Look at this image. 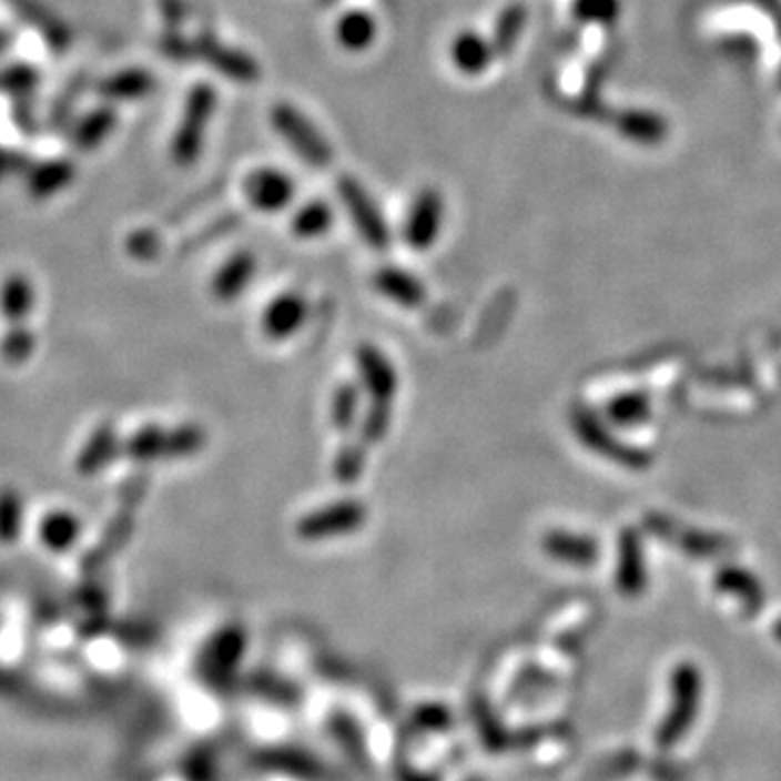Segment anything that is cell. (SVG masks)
Listing matches in <instances>:
<instances>
[{
  "mask_svg": "<svg viewBox=\"0 0 781 781\" xmlns=\"http://www.w3.org/2000/svg\"><path fill=\"white\" fill-rule=\"evenodd\" d=\"M669 692L671 699L667 714L662 717L656 730V742L660 749H671L680 744L699 717L703 699V678L699 667H694L692 662L678 665L671 673Z\"/></svg>",
  "mask_w": 781,
  "mask_h": 781,
  "instance_id": "1",
  "label": "cell"
},
{
  "mask_svg": "<svg viewBox=\"0 0 781 781\" xmlns=\"http://www.w3.org/2000/svg\"><path fill=\"white\" fill-rule=\"evenodd\" d=\"M272 129L293 152L313 168H326L333 161V146L322 131L292 102H276L270 111Z\"/></svg>",
  "mask_w": 781,
  "mask_h": 781,
  "instance_id": "2",
  "label": "cell"
},
{
  "mask_svg": "<svg viewBox=\"0 0 781 781\" xmlns=\"http://www.w3.org/2000/svg\"><path fill=\"white\" fill-rule=\"evenodd\" d=\"M215 109H217V92L206 83H197L187 97L183 120L172 146L174 159L181 165H192L200 156L204 135H206V129L211 126Z\"/></svg>",
  "mask_w": 781,
  "mask_h": 781,
  "instance_id": "3",
  "label": "cell"
},
{
  "mask_svg": "<svg viewBox=\"0 0 781 781\" xmlns=\"http://www.w3.org/2000/svg\"><path fill=\"white\" fill-rule=\"evenodd\" d=\"M337 192L365 244L372 245L374 250H387L390 245L389 224L369 192L347 174L337 181Z\"/></svg>",
  "mask_w": 781,
  "mask_h": 781,
  "instance_id": "4",
  "label": "cell"
},
{
  "mask_svg": "<svg viewBox=\"0 0 781 781\" xmlns=\"http://www.w3.org/2000/svg\"><path fill=\"white\" fill-rule=\"evenodd\" d=\"M445 217V202L437 187L419 190L404 220V240L417 252L433 247L439 240Z\"/></svg>",
  "mask_w": 781,
  "mask_h": 781,
  "instance_id": "5",
  "label": "cell"
},
{
  "mask_svg": "<svg viewBox=\"0 0 781 781\" xmlns=\"http://www.w3.org/2000/svg\"><path fill=\"white\" fill-rule=\"evenodd\" d=\"M247 202L261 213H281L295 197V183L285 170L265 165L256 168L244 181Z\"/></svg>",
  "mask_w": 781,
  "mask_h": 781,
  "instance_id": "6",
  "label": "cell"
},
{
  "mask_svg": "<svg viewBox=\"0 0 781 781\" xmlns=\"http://www.w3.org/2000/svg\"><path fill=\"white\" fill-rule=\"evenodd\" d=\"M576 430H578V437L585 440L588 447L597 449L599 454L604 456H610L612 460L621 463V465H628V467H635V469H640L649 463V456L640 449H632L628 445H621L619 440L612 439L606 435V430L601 428V424L588 415V413H576Z\"/></svg>",
  "mask_w": 781,
  "mask_h": 781,
  "instance_id": "7",
  "label": "cell"
},
{
  "mask_svg": "<svg viewBox=\"0 0 781 781\" xmlns=\"http://www.w3.org/2000/svg\"><path fill=\"white\" fill-rule=\"evenodd\" d=\"M493 42L478 31H460L449 44V59L463 77H483L495 59Z\"/></svg>",
  "mask_w": 781,
  "mask_h": 781,
  "instance_id": "8",
  "label": "cell"
},
{
  "mask_svg": "<svg viewBox=\"0 0 781 781\" xmlns=\"http://www.w3.org/2000/svg\"><path fill=\"white\" fill-rule=\"evenodd\" d=\"M363 517H365L363 506H358L356 501H342L339 506L324 508V510L306 517L300 526V535L313 538L342 535V532H349L356 526H361Z\"/></svg>",
  "mask_w": 781,
  "mask_h": 781,
  "instance_id": "9",
  "label": "cell"
},
{
  "mask_svg": "<svg viewBox=\"0 0 781 781\" xmlns=\"http://www.w3.org/2000/svg\"><path fill=\"white\" fill-rule=\"evenodd\" d=\"M617 586L623 595L636 597L647 586V569L642 542L635 530H623L619 538V562H617Z\"/></svg>",
  "mask_w": 781,
  "mask_h": 781,
  "instance_id": "10",
  "label": "cell"
},
{
  "mask_svg": "<svg viewBox=\"0 0 781 781\" xmlns=\"http://www.w3.org/2000/svg\"><path fill=\"white\" fill-rule=\"evenodd\" d=\"M335 38L347 52L372 49L378 38V22L367 9H349L335 24Z\"/></svg>",
  "mask_w": 781,
  "mask_h": 781,
  "instance_id": "11",
  "label": "cell"
},
{
  "mask_svg": "<svg viewBox=\"0 0 781 781\" xmlns=\"http://www.w3.org/2000/svg\"><path fill=\"white\" fill-rule=\"evenodd\" d=\"M204 54H206L209 63L231 81L252 83L261 74L258 63L244 50L231 49L220 42H206Z\"/></svg>",
  "mask_w": 781,
  "mask_h": 781,
  "instance_id": "12",
  "label": "cell"
},
{
  "mask_svg": "<svg viewBox=\"0 0 781 781\" xmlns=\"http://www.w3.org/2000/svg\"><path fill=\"white\" fill-rule=\"evenodd\" d=\"M545 551L551 558L567 562V565H576V567H588L599 556V547L592 538L562 532V530L549 532L545 537Z\"/></svg>",
  "mask_w": 781,
  "mask_h": 781,
  "instance_id": "13",
  "label": "cell"
},
{
  "mask_svg": "<svg viewBox=\"0 0 781 781\" xmlns=\"http://www.w3.org/2000/svg\"><path fill=\"white\" fill-rule=\"evenodd\" d=\"M254 270H256V258L250 252L233 254L222 265V270L215 274L213 293L220 300H226V302L240 297V293L244 292L245 287L250 285V281L254 276Z\"/></svg>",
  "mask_w": 781,
  "mask_h": 781,
  "instance_id": "14",
  "label": "cell"
},
{
  "mask_svg": "<svg viewBox=\"0 0 781 781\" xmlns=\"http://www.w3.org/2000/svg\"><path fill=\"white\" fill-rule=\"evenodd\" d=\"M526 24H528V9L524 2H510L499 11V16L495 18V24H493V36H490V42H493V49H495L497 57L513 52L517 42L521 40Z\"/></svg>",
  "mask_w": 781,
  "mask_h": 781,
  "instance_id": "15",
  "label": "cell"
},
{
  "mask_svg": "<svg viewBox=\"0 0 781 781\" xmlns=\"http://www.w3.org/2000/svg\"><path fill=\"white\" fill-rule=\"evenodd\" d=\"M714 585L721 592L732 595L742 606H747L749 612H755L762 606V601H764V590L760 586V580L747 569L723 567L717 574Z\"/></svg>",
  "mask_w": 781,
  "mask_h": 781,
  "instance_id": "16",
  "label": "cell"
},
{
  "mask_svg": "<svg viewBox=\"0 0 781 781\" xmlns=\"http://www.w3.org/2000/svg\"><path fill=\"white\" fill-rule=\"evenodd\" d=\"M306 315V304L300 295H281L276 297L267 313H265V331L270 337L274 339H285L287 335H292L293 331L304 322Z\"/></svg>",
  "mask_w": 781,
  "mask_h": 781,
  "instance_id": "17",
  "label": "cell"
},
{
  "mask_svg": "<svg viewBox=\"0 0 781 781\" xmlns=\"http://www.w3.org/2000/svg\"><path fill=\"white\" fill-rule=\"evenodd\" d=\"M376 290L402 306H419L424 302V285L399 267H385L376 272Z\"/></svg>",
  "mask_w": 781,
  "mask_h": 781,
  "instance_id": "18",
  "label": "cell"
},
{
  "mask_svg": "<svg viewBox=\"0 0 781 781\" xmlns=\"http://www.w3.org/2000/svg\"><path fill=\"white\" fill-rule=\"evenodd\" d=\"M335 213L324 200L304 202L292 217V233L300 240H315L333 229Z\"/></svg>",
  "mask_w": 781,
  "mask_h": 781,
  "instance_id": "19",
  "label": "cell"
},
{
  "mask_svg": "<svg viewBox=\"0 0 781 781\" xmlns=\"http://www.w3.org/2000/svg\"><path fill=\"white\" fill-rule=\"evenodd\" d=\"M115 449H118V440H115L113 428L109 424H102L85 443L83 452L77 458L79 474L94 476L102 467H106L111 463V458L115 456Z\"/></svg>",
  "mask_w": 781,
  "mask_h": 781,
  "instance_id": "20",
  "label": "cell"
},
{
  "mask_svg": "<svg viewBox=\"0 0 781 781\" xmlns=\"http://www.w3.org/2000/svg\"><path fill=\"white\" fill-rule=\"evenodd\" d=\"M615 124L621 135L638 144H658L667 135V122L649 111H623Z\"/></svg>",
  "mask_w": 781,
  "mask_h": 781,
  "instance_id": "21",
  "label": "cell"
},
{
  "mask_svg": "<svg viewBox=\"0 0 781 781\" xmlns=\"http://www.w3.org/2000/svg\"><path fill=\"white\" fill-rule=\"evenodd\" d=\"M81 532V524L72 513L65 510H54L44 517L40 526V537L42 542L52 551H65L74 547L77 538Z\"/></svg>",
  "mask_w": 781,
  "mask_h": 781,
  "instance_id": "22",
  "label": "cell"
},
{
  "mask_svg": "<svg viewBox=\"0 0 781 781\" xmlns=\"http://www.w3.org/2000/svg\"><path fill=\"white\" fill-rule=\"evenodd\" d=\"M129 535H131V519L129 517H115L109 524L106 532L102 535V540L98 542L90 554H85V558L81 560V569L85 574L100 569L126 542Z\"/></svg>",
  "mask_w": 781,
  "mask_h": 781,
  "instance_id": "23",
  "label": "cell"
},
{
  "mask_svg": "<svg viewBox=\"0 0 781 781\" xmlns=\"http://www.w3.org/2000/svg\"><path fill=\"white\" fill-rule=\"evenodd\" d=\"M361 372L367 381V387L376 395V402H389L395 393V374L389 363L374 349H363L361 354Z\"/></svg>",
  "mask_w": 781,
  "mask_h": 781,
  "instance_id": "24",
  "label": "cell"
},
{
  "mask_svg": "<svg viewBox=\"0 0 781 781\" xmlns=\"http://www.w3.org/2000/svg\"><path fill=\"white\" fill-rule=\"evenodd\" d=\"M31 304H33V295H31V287L24 281V276H11L4 283L2 295H0V308H2L4 320L11 326H20L22 320L29 315Z\"/></svg>",
  "mask_w": 781,
  "mask_h": 781,
  "instance_id": "25",
  "label": "cell"
},
{
  "mask_svg": "<svg viewBox=\"0 0 781 781\" xmlns=\"http://www.w3.org/2000/svg\"><path fill=\"white\" fill-rule=\"evenodd\" d=\"M24 506L16 488H0V545H13L22 532Z\"/></svg>",
  "mask_w": 781,
  "mask_h": 781,
  "instance_id": "26",
  "label": "cell"
},
{
  "mask_svg": "<svg viewBox=\"0 0 781 781\" xmlns=\"http://www.w3.org/2000/svg\"><path fill=\"white\" fill-rule=\"evenodd\" d=\"M124 454L135 460H152L159 456H170V433L156 426L142 428L124 443Z\"/></svg>",
  "mask_w": 781,
  "mask_h": 781,
  "instance_id": "27",
  "label": "cell"
},
{
  "mask_svg": "<svg viewBox=\"0 0 781 781\" xmlns=\"http://www.w3.org/2000/svg\"><path fill=\"white\" fill-rule=\"evenodd\" d=\"M608 415L612 422L621 424V426H635V424H640L647 419L649 415V399L647 395H640V393H626V395H619L610 408H608Z\"/></svg>",
  "mask_w": 781,
  "mask_h": 781,
  "instance_id": "28",
  "label": "cell"
},
{
  "mask_svg": "<svg viewBox=\"0 0 781 781\" xmlns=\"http://www.w3.org/2000/svg\"><path fill=\"white\" fill-rule=\"evenodd\" d=\"M571 11L586 24H612L621 13V0H574Z\"/></svg>",
  "mask_w": 781,
  "mask_h": 781,
  "instance_id": "29",
  "label": "cell"
},
{
  "mask_svg": "<svg viewBox=\"0 0 781 781\" xmlns=\"http://www.w3.org/2000/svg\"><path fill=\"white\" fill-rule=\"evenodd\" d=\"M36 349V337L20 324V326H11V331L2 337L0 343V356L4 363L11 365H20L24 363Z\"/></svg>",
  "mask_w": 781,
  "mask_h": 781,
  "instance_id": "30",
  "label": "cell"
},
{
  "mask_svg": "<svg viewBox=\"0 0 781 781\" xmlns=\"http://www.w3.org/2000/svg\"><path fill=\"white\" fill-rule=\"evenodd\" d=\"M202 443V435L187 426V428H179L174 433H170V456H185V454H192L194 449L200 447Z\"/></svg>",
  "mask_w": 781,
  "mask_h": 781,
  "instance_id": "31",
  "label": "cell"
},
{
  "mask_svg": "<svg viewBox=\"0 0 781 781\" xmlns=\"http://www.w3.org/2000/svg\"><path fill=\"white\" fill-rule=\"evenodd\" d=\"M354 406H356V395H354V390H343L342 395L337 397V404H335V417H337V424H349V422H352Z\"/></svg>",
  "mask_w": 781,
  "mask_h": 781,
  "instance_id": "32",
  "label": "cell"
},
{
  "mask_svg": "<svg viewBox=\"0 0 781 781\" xmlns=\"http://www.w3.org/2000/svg\"><path fill=\"white\" fill-rule=\"evenodd\" d=\"M773 635H775V638H778L781 642V621H778V626H775V632H773Z\"/></svg>",
  "mask_w": 781,
  "mask_h": 781,
  "instance_id": "33",
  "label": "cell"
}]
</instances>
